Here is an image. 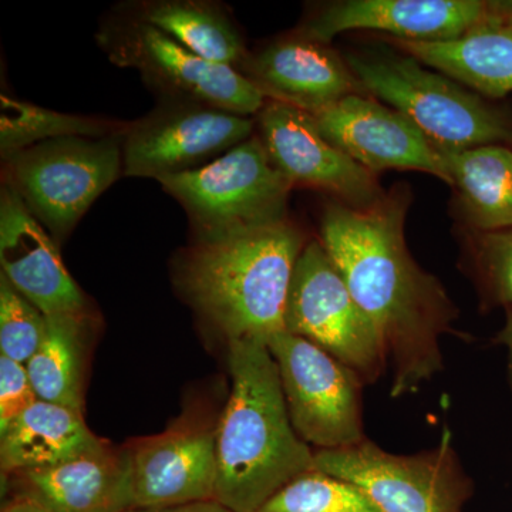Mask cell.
<instances>
[{
	"label": "cell",
	"mask_w": 512,
	"mask_h": 512,
	"mask_svg": "<svg viewBox=\"0 0 512 512\" xmlns=\"http://www.w3.org/2000/svg\"><path fill=\"white\" fill-rule=\"evenodd\" d=\"M134 508L214 500L217 431L181 427L127 447Z\"/></svg>",
	"instance_id": "obj_15"
},
{
	"label": "cell",
	"mask_w": 512,
	"mask_h": 512,
	"mask_svg": "<svg viewBox=\"0 0 512 512\" xmlns=\"http://www.w3.org/2000/svg\"><path fill=\"white\" fill-rule=\"evenodd\" d=\"M87 330L86 312L47 316L45 339L26 365L37 399L83 413Z\"/></svg>",
	"instance_id": "obj_22"
},
{
	"label": "cell",
	"mask_w": 512,
	"mask_h": 512,
	"mask_svg": "<svg viewBox=\"0 0 512 512\" xmlns=\"http://www.w3.org/2000/svg\"><path fill=\"white\" fill-rule=\"evenodd\" d=\"M100 45L111 62L133 67L168 97L251 116L264 109L266 97L235 67L202 59L164 32L131 18L101 30Z\"/></svg>",
	"instance_id": "obj_10"
},
{
	"label": "cell",
	"mask_w": 512,
	"mask_h": 512,
	"mask_svg": "<svg viewBox=\"0 0 512 512\" xmlns=\"http://www.w3.org/2000/svg\"><path fill=\"white\" fill-rule=\"evenodd\" d=\"M252 128L248 117L197 101H171L127 131L124 174L161 180L197 170L251 138Z\"/></svg>",
	"instance_id": "obj_11"
},
{
	"label": "cell",
	"mask_w": 512,
	"mask_h": 512,
	"mask_svg": "<svg viewBox=\"0 0 512 512\" xmlns=\"http://www.w3.org/2000/svg\"><path fill=\"white\" fill-rule=\"evenodd\" d=\"M2 512H49L28 494L19 493L3 505Z\"/></svg>",
	"instance_id": "obj_30"
},
{
	"label": "cell",
	"mask_w": 512,
	"mask_h": 512,
	"mask_svg": "<svg viewBox=\"0 0 512 512\" xmlns=\"http://www.w3.org/2000/svg\"><path fill=\"white\" fill-rule=\"evenodd\" d=\"M281 376L293 429L318 450L355 446L366 439L363 380L315 343L276 333L266 343Z\"/></svg>",
	"instance_id": "obj_9"
},
{
	"label": "cell",
	"mask_w": 512,
	"mask_h": 512,
	"mask_svg": "<svg viewBox=\"0 0 512 512\" xmlns=\"http://www.w3.org/2000/svg\"><path fill=\"white\" fill-rule=\"evenodd\" d=\"M37 400L26 366L0 356V431L8 429Z\"/></svg>",
	"instance_id": "obj_28"
},
{
	"label": "cell",
	"mask_w": 512,
	"mask_h": 512,
	"mask_svg": "<svg viewBox=\"0 0 512 512\" xmlns=\"http://www.w3.org/2000/svg\"><path fill=\"white\" fill-rule=\"evenodd\" d=\"M258 512H383L355 484L311 470L285 485Z\"/></svg>",
	"instance_id": "obj_25"
},
{
	"label": "cell",
	"mask_w": 512,
	"mask_h": 512,
	"mask_svg": "<svg viewBox=\"0 0 512 512\" xmlns=\"http://www.w3.org/2000/svg\"><path fill=\"white\" fill-rule=\"evenodd\" d=\"M504 22H512V2L345 0L323 6L299 35L322 45L352 30H375L409 42H448Z\"/></svg>",
	"instance_id": "obj_12"
},
{
	"label": "cell",
	"mask_w": 512,
	"mask_h": 512,
	"mask_svg": "<svg viewBox=\"0 0 512 512\" xmlns=\"http://www.w3.org/2000/svg\"><path fill=\"white\" fill-rule=\"evenodd\" d=\"M348 66L363 92L416 124L439 150L512 144V114L412 56L353 55Z\"/></svg>",
	"instance_id": "obj_4"
},
{
	"label": "cell",
	"mask_w": 512,
	"mask_h": 512,
	"mask_svg": "<svg viewBox=\"0 0 512 512\" xmlns=\"http://www.w3.org/2000/svg\"><path fill=\"white\" fill-rule=\"evenodd\" d=\"M302 232L288 220L198 239L181 264V288L229 342L268 343L285 330V308Z\"/></svg>",
	"instance_id": "obj_3"
},
{
	"label": "cell",
	"mask_w": 512,
	"mask_h": 512,
	"mask_svg": "<svg viewBox=\"0 0 512 512\" xmlns=\"http://www.w3.org/2000/svg\"><path fill=\"white\" fill-rule=\"evenodd\" d=\"M311 116L333 146L373 174L383 170L421 171L451 185L439 148L392 107L363 94H350Z\"/></svg>",
	"instance_id": "obj_14"
},
{
	"label": "cell",
	"mask_w": 512,
	"mask_h": 512,
	"mask_svg": "<svg viewBox=\"0 0 512 512\" xmlns=\"http://www.w3.org/2000/svg\"><path fill=\"white\" fill-rule=\"evenodd\" d=\"M126 512H232L227 507L215 500L200 501V503H191L183 505H174V507L163 508H131Z\"/></svg>",
	"instance_id": "obj_29"
},
{
	"label": "cell",
	"mask_w": 512,
	"mask_h": 512,
	"mask_svg": "<svg viewBox=\"0 0 512 512\" xmlns=\"http://www.w3.org/2000/svg\"><path fill=\"white\" fill-rule=\"evenodd\" d=\"M473 234L471 255L484 302L512 308V228Z\"/></svg>",
	"instance_id": "obj_27"
},
{
	"label": "cell",
	"mask_w": 512,
	"mask_h": 512,
	"mask_svg": "<svg viewBox=\"0 0 512 512\" xmlns=\"http://www.w3.org/2000/svg\"><path fill=\"white\" fill-rule=\"evenodd\" d=\"M0 110V153L5 161L20 151L60 137L103 138V123L72 114L33 106L25 101L2 96Z\"/></svg>",
	"instance_id": "obj_24"
},
{
	"label": "cell",
	"mask_w": 512,
	"mask_h": 512,
	"mask_svg": "<svg viewBox=\"0 0 512 512\" xmlns=\"http://www.w3.org/2000/svg\"><path fill=\"white\" fill-rule=\"evenodd\" d=\"M47 316L0 275V353L28 365L45 339Z\"/></svg>",
	"instance_id": "obj_26"
},
{
	"label": "cell",
	"mask_w": 512,
	"mask_h": 512,
	"mask_svg": "<svg viewBox=\"0 0 512 512\" xmlns=\"http://www.w3.org/2000/svg\"><path fill=\"white\" fill-rule=\"evenodd\" d=\"M242 67V74L266 99L309 114L363 92L348 63L322 43L301 35L266 47L259 55L248 57Z\"/></svg>",
	"instance_id": "obj_17"
},
{
	"label": "cell",
	"mask_w": 512,
	"mask_h": 512,
	"mask_svg": "<svg viewBox=\"0 0 512 512\" xmlns=\"http://www.w3.org/2000/svg\"><path fill=\"white\" fill-rule=\"evenodd\" d=\"M440 151L471 229L512 228V144Z\"/></svg>",
	"instance_id": "obj_21"
},
{
	"label": "cell",
	"mask_w": 512,
	"mask_h": 512,
	"mask_svg": "<svg viewBox=\"0 0 512 512\" xmlns=\"http://www.w3.org/2000/svg\"><path fill=\"white\" fill-rule=\"evenodd\" d=\"M507 312V322L503 332L498 335V342L503 343L508 352V375H510V384L512 389V308L505 309Z\"/></svg>",
	"instance_id": "obj_31"
},
{
	"label": "cell",
	"mask_w": 512,
	"mask_h": 512,
	"mask_svg": "<svg viewBox=\"0 0 512 512\" xmlns=\"http://www.w3.org/2000/svg\"><path fill=\"white\" fill-rule=\"evenodd\" d=\"M228 346L232 389L217 429L214 500L232 512H258L313 470L315 453L293 429L268 346L258 340Z\"/></svg>",
	"instance_id": "obj_2"
},
{
	"label": "cell",
	"mask_w": 512,
	"mask_h": 512,
	"mask_svg": "<svg viewBox=\"0 0 512 512\" xmlns=\"http://www.w3.org/2000/svg\"><path fill=\"white\" fill-rule=\"evenodd\" d=\"M0 265L13 288L46 316L84 313L86 299L55 242L9 184L0 194Z\"/></svg>",
	"instance_id": "obj_16"
},
{
	"label": "cell",
	"mask_w": 512,
	"mask_h": 512,
	"mask_svg": "<svg viewBox=\"0 0 512 512\" xmlns=\"http://www.w3.org/2000/svg\"><path fill=\"white\" fill-rule=\"evenodd\" d=\"M313 470L355 484L383 512H461L473 491L446 434L441 446L396 456L370 440L315 451Z\"/></svg>",
	"instance_id": "obj_8"
},
{
	"label": "cell",
	"mask_w": 512,
	"mask_h": 512,
	"mask_svg": "<svg viewBox=\"0 0 512 512\" xmlns=\"http://www.w3.org/2000/svg\"><path fill=\"white\" fill-rule=\"evenodd\" d=\"M6 168V184L56 241H62L119 178L120 144L109 137L53 138L8 158Z\"/></svg>",
	"instance_id": "obj_6"
},
{
	"label": "cell",
	"mask_w": 512,
	"mask_h": 512,
	"mask_svg": "<svg viewBox=\"0 0 512 512\" xmlns=\"http://www.w3.org/2000/svg\"><path fill=\"white\" fill-rule=\"evenodd\" d=\"M258 126L269 160L292 187L332 192L353 208L370 207L386 194L375 174L333 146L306 111L269 100Z\"/></svg>",
	"instance_id": "obj_13"
},
{
	"label": "cell",
	"mask_w": 512,
	"mask_h": 512,
	"mask_svg": "<svg viewBox=\"0 0 512 512\" xmlns=\"http://www.w3.org/2000/svg\"><path fill=\"white\" fill-rule=\"evenodd\" d=\"M20 493L49 512H126L134 508L127 448L106 444L59 466L15 474Z\"/></svg>",
	"instance_id": "obj_18"
},
{
	"label": "cell",
	"mask_w": 512,
	"mask_h": 512,
	"mask_svg": "<svg viewBox=\"0 0 512 512\" xmlns=\"http://www.w3.org/2000/svg\"><path fill=\"white\" fill-rule=\"evenodd\" d=\"M400 49L477 94L512 93V22L494 23L448 42L396 40Z\"/></svg>",
	"instance_id": "obj_20"
},
{
	"label": "cell",
	"mask_w": 512,
	"mask_h": 512,
	"mask_svg": "<svg viewBox=\"0 0 512 512\" xmlns=\"http://www.w3.org/2000/svg\"><path fill=\"white\" fill-rule=\"evenodd\" d=\"M94 436L83 413L62 404L37 400L8 429L0 431L3 474L59 466L106 446Z\"/></svg>",
	"instance_id": "obj_19"
},
{
	"label": "cell",
	"mask_w": 512,
	"mask_h": 512,
	"mask_svg": "<svg viewBox=\"0 0 512 512\" xmlns=\"http://www.w3.org/2000/svg\"><path fill=\"white\" fill-rule=\"evenodd\" d=\"M158 181L184 205L198 239L286 220L292 188L259 137L248 138L197 170Z\"/></svg>",
	"instance_id": "obj_5"
},
{
	"label": "cell",
	"mask_w": 512,
	"mask_h": 512,
	"mask_svg": "<svg viewBox=\"0 0 512 512\" xmlns=\"http://www.w3.org/2000/svg\"><path fill=\"white\" fill-rule=\"evenodd\" d=\"M410 195L396 188L366 208H326L320 241L392 360V396L417 392L443 370L440 339L458 311L436 276L420 268L404 238Z\"/></svg>",
	"instance_id": "obj_1"
},
{
	"label": "cell",
	"mask_w": 512,
	"mask_h": 512,
	"mask_svg": "<svg viewBox=\"0 0 512 512\" xmlns=\"http://www.w3.org/2000/svg\"><path fill=\"white\" fill-rule=\"evenodd\" d=\"M285 330L315 343L373 383L386 369L382 336L357 305L322 241L305 245L295 269L285 308Z\"/></svg>",
	"instance_id": "obj_7"
},
{
	"label": "cell",
	"mask_w": 512,
	"mask_h": 512,
	"mask_svg": "<svg viewBox=\"0 0 512 512\" xmlns=\"http://www.w3.org/2000/svg\"><path fill=\"white\" fill-rule=\"evenodd\" d=\"M136 18L173 37L202 59L237 69L248 59L241 36L221 8L200 0H158Z\"/></svg>",
	"instance_id": "obj_23"
}]
</instances>
